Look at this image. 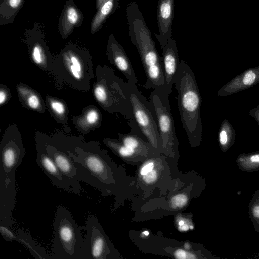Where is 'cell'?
<instances>
[{
    "mask_svg": "<svg viewBox=\"0 0 259 259\" xmlns=\"http://www.w3.org/2000/svg\"><path fill=\"white\" fill-rule=\"evenodd\" d=\"M13 144L2 147L0 162V223L11 228L17 195L15 172L24 155L22 147Z\"/></svg>",
    "mask_w": 259,
    "mask_h": 259,
    "instance_id": "277c9868",
    "label": "cell"
},
{
    "mask_svg": "<svg viewBox=\"0 0 259 259\" xmlns=\"http://www.w3.org/2000/svg\"><path fill=\"white\" fill-rule=\"evenodd\" d=\"M174 0H158L157 19L159 34L155 33L161 49L172 39V24L174 17Z\"/></svg>",
    "mask_w": 259,
    "mask_h": 259,
    "instance_id": "30bf717a",
    "label": "cell"
},
{
    "mask_svg": "<svg viewBox=\"0 0 259 259\" xmlns=\"http://www.w3.org/2000/svg\"><path fill=\"white\" fill-rule=\"evenodd\" d=\"M153 167L154 164L152 162L147 164L141 169L140 171L141 175L144 176L153 170Z\"/></svg>",
    "mask_w": 259,
    "mask_h": 259,
    "instance_id": "f546056e",
    "label": "cell"
},
{
    "mask_svg": "<svg viewBox=\"0 0 259 259\" xmlns=\"http://www.w3.org/2000/svg\"><path fill=\"white\" fill-rule=\"evenodd\" d=\"M6 95L4 91H1L0 92V103L3 104L6 100Z\"/></svg>",
    "mask_w": 259,
    "mask_h": 259,
    "instance_id": "1f68e13d",
    "label": "cell"
},
{
    "mask_svg": "<svg viewBox=\"0 0 259 259\" xmlns=\"http://www.w3.org/2000/svg\"><path fill=\"white\" fill-rule=\"evenodd\" d=\"M83 20V14L74 2L67 1L58 19L59 34L63 39H66L72 33L75 28L81 26Z\"/></svg>",
    "mask_w": 259,
    "mask_h": 259,
    "instance_id": "7c38bea8",
    "label": "cell"
},
{
    "mask_svg": "<svg viewBox=\"0 0 259 259\" xmlns=\"http://www.w3.org/2000/svg\"><path fill=\"white\" fill-rule=\"evenodd\" d=\"M94 93L96 99L99 102L105 105L107 101V93L104 85H97L94 89Z\"/></svg>",
    "mask_w": 259,
    "mask_h": 259,
    "instance_id": "603a6c76",
    "label": "cell"
},
{
    "mask_svg": "<svg viewBox=\"0 0 259 259\" xmlns=\"http://www.w3.org/2000/svg\"><path fill=\"white\" fill-rule=\"evenodd\" d=\"M51 106L53 110L58 114H62L65 112V107L64 105L59 101H52L51 103Z\"/></svg>",
    "mask_w": 259,
    "mask_h": 259,
    "instance_id": "484cf974",
    "label": "cell"
},
{
    "mask_svg": "<svg viewBox=\"0 0 259 259\" xmlns=\"http://www.w3.org/2000/svg\"><path fill=\"white\" fill-rule=\"evenodd\" d=\"M156 178L157 172L155 170H152L143 177V180L148 184H151L154 182L156 180Z\"/></svg>",
    "mask_w": 259,
    "mask_h": 259,
    "instance_id": "f1b7e54d",
    "label": "cell"
},
{
    "mask_svg": "<svg viewBox=\"0 0 259 259\" xmlns=\"http://www.w3.org/2000/svg\"><path fill=\"white\" fill-rule=\"evenodd\" d=\"M36 162L39 167L55 186L73 193L71 187L45 149L40 148L38 150Z\"/></svg>",
    "mask_w": 259,
    "mask_h": 259,
    "instance_id": "5bb4252c",
    "label": "cell"
},
{
    "mask_svg": "<svg viewBox=\"0 0 259 259\" xmlns=\"http://www.w3.org/2000/svg\"><path fill=\"white\" fill-rule=\"evenodd\" d=\"M106 0H95V6L97 10Z\"/></svg>",
    "mask_w": 259,
    "mask_h": 259,
    "instance_id": "d6a6232c",
    "label": "cell"
},
{
    "mask_svg": "<svg viewBox=\"0 0 259 259\" xmlns=\"http://www.w3.org/2000/svg\"><path fill=\"white\" fill-rule=\"evenodd\" d=\"M190 228L191 229H193V226H190Z\"/></svg>",
    "mask_w": 259,
    "mask_h": 259,
    "instance_id": "74e56055",
    "label": "cell"
},
{
    "mask_svg": "<svg viewBox=\"0 0 259 259\" xmlns=\"http://www.w3.org/2000/svg\"><path fill=\"white\" fill-rule=\"evenodd\" d=\"M84 238L70 211L61 205L54 219L53 258L84 259Z\"/></svg>",
    "mask_w": 259,
    "mask_h": 259,
    "instance_id": "5b68a950",
    "label": "cell"
},
{
    "mask_svg": "<svg viewBox=\"0 0 259 259\" xmlns=\"http://www.w3.org/2000/svg\"><path fill=\"white\" fill-rule=\"evenodd\" d=\"M184 247L186 249H188L190 248V246L188 243H186L184 245Z\"/></svg>",
    "mask_w": 259,
    "mask_h": 259,
    "instance_id": "e575fe53",
    "label": "cell"
},
{
    "mask_svg": "<svg viewBox=\"0 0 259 259\" xmlns=\"http://www.w3.org/2000/svg\"><path fill=\"white\" fill-rule=\"evenodd\" d=\"M189 226L187 225L183 224L182 226H180V229L182 231H187L189 229Z\"/></svg>",
    "mask_w": 259,
    "mask_h": 259,
    "instance_id": "836d02e7",
    "label": "cell"
},
{
    "mask_svg": "<svg viewBox=\"0 0 259 259\" xmlns=\"http://www.w3.org/2000/svg\"><path fill=\"white\" fill-rule=\"evenodd\" d=\"M128 83L133 119L149 142L156 148H161L155 114L150 101L136 84Z\"/></svg>",
    "mask_w": 259,
    "mask_h": 259,
    "instance_id": "8992f818",
    "label": "cell"
},
{
    "mask_svg": "<svg viewBox=\"0 0 259 259\" xmlns=\"http://www.w3.org/2000/svg\"><path fill=\"white\" fill-rule=\"evenodd\" d=\"M248 215L255 231L259 233V189L254 192L249 201Z\"/></svg>",
    "mask_w": 259,
    "mask_h": 259,
    "instance_id": "44dd1931",
    "label": "cell"
},
{
    "mask_svg": "<svg viewBox=\"0 0 259 259\" xmlns=\"http://www.w3.org/2000/svg\"><path fill=\"white\" fill-rule=\"evenodd\" d=\"M174 84L183 128L191 146H197L201 142L203 128L202 99L194 72L183 60L180 61Z\"/></svg>",
    "mask_w": 259,
    "mask_h": 259,
    "instance_id": "7a4b0ae2",
    "label": "cell"
},
{
    "mask_svg": "<svg viewBox=\"0 0 259 259\" xmlns=\"http://www.w3.org/2000/svg\"><path fill=\"white\" fill-rule=\"evenodd\" d=\"M99 119L98 113L94 110L89 111L86 115V121L91 124L96 123Z\"/></svg>",
    "mask_w": 259,
    "mask_h": 259,
    "instance_id": "4316f807",
    "label": "cell"
},
{
    "mask_svg": "<svg viewBox=\"0 0 259 259\" xmlns=\"http://www.w3.org/2000/svg\"><path fill=\"white\" fill-rule=\"evenodd\" d=\"M17 241L26 246L31 253L36 258H53L52 256L48 255L34 241L30 235L23 231L17 233Z\"/></svg>",
    "mask_w": 259,
    "mask_h": 259,
    "instance_id": "ffe728a7",
    "label": "cell"
},
{
    "mask_svg": "<svg viewBox=\"0 0 259 259\" xmlns=\"http://www.w3.org/2000/svg\"><path fill=\"white\" fill-rule=\"evenodd\" d=\"M25 0H0V25L13 23Z\"/></svg>",
    "mask_w": 259,
    "mask_h": 259,
    "instance_id": "2e32d148",
    "label": "cell"
},
{
    "mask_svg": "<svg viewBox=\"0 0 259 259\" xmlns=\"http://www.w3.org/2000/svg\"><path fill=\"white\" fill-rule=\"evenodd\" d=\"M143 233L146 236H148L149 235V232L146 231H144Z\"/></svg>",
    "mask_w": 259,
    "mask_h": 259,
    "instance_id": "8d00e7d4",
    "label": "cell"
},
{
    "mask_svg": "<svg viewBox=\"0 0 259 259\" xmlns=\"http://www.w3.org/2000/svg\"><path fill=\"white\" fill-rule=\"evenodd\" d=\"M235 131L227 119L222 123L218 133V141L221 150L226 152L234 144Z\"/></svg>",
    "mask_w": 259,
    "mask_h": 259,
    "instance_id": "ac0fdd59",
    "label": "cell"
},
{
    "mask_svg": "<svg viewBox=\"0 0 259 259\" xmlns=\"http://www.w3.org/2000/svg\"><path fill=\"white\" fill-rule=\"evenodd\" d=\"M169 96L165 92H159L153 90L149 95V101L155 114L161 149L166 153H173L177 148L178 140Z\"/></svg>",
    "mask_w": 259,
    "mask_h": 259,
    "instance_id": "52a82bcc",
    "label": "cell"
},
{
    "mask_svg": "<svg viewBox=\"0 0 259 259\" xmlns=\"http://www.w3.org/2000/svg\"><path fill=\"white\" fill-rule=\"evenodd\" d=\"M119 139L124 145L134 150L136 153L146 154L154 147L150 142L145 143L137 135L132 133L119 134Z\"/></svg>",
    "mask_w": 259,
    "mask_h": 259,
    "instance_id": "e0dca14e",
    "label": "cell"
},
{
    "mask_svg": "<svg viewBox=\"0 0 259 259\" xmlns=\"http://www.w3.org/2000/svg\"><path fill=\"white\" fill-rule=\"evenodd\" d=\"M0 232L3 238L7 241L17 240V234L11 230V228L0 223Z\"/></svg>",
    "mask_w": 259,
    "mask_h": 259,
    "instance_id": "7402d4cb",
    "label": "cell"
},
{
    "mask_svg": "<svg viewBox=\"0 0 259 259\" xmlns=\"http://www.w3.org/2000/svg\"><path fill=\"white\" fill-rule=\"evenodd\" d=\"M236 162L239 169L243 171H257L259 170V151L241 153L236 158Z\"/></svg>",
    "mask_w": 259,
    "mask_h": 259,
    "instance_id": "d6986e66",
    "label": "cell"
},
{
    "mask_svg": "<svg viewBox=\"0 0 259 259\" xmlns=\"http://www.w3.org/2000/svg\"><path fill=\"white\" fill-rule=\"evenodd\" d=\"M174 256L177 258H195L196 257L193 254L188 253L182 249L177 250L174 253Z\"/></svg>",
    "mask_w": 259,
    "mask_h": 259,
    "instance_id": "83f0119b",
    "label": "cell"
},
{
    "mask_svg": "<svg viewBox=\"0 0 259 259\" xmlns=\"http://www.w3.org/2000/svg\"><path fill=\"white\" fill-rule=\"evenodd\" d=\"M86 230L84 238V259H104L109 258L112 251L109 241L97 219L89 214L85 223Z\"/></svg>",
    "mask_w": 259,
    "mask_h": 259,
    "instance_id": "ba28073f",
    "label": "cell"
},
{
    "mask_svg": "<svg viewBox=\"0 0 259 259\" xmlns=\"http://www.w3.org/2000/svg\"><path fill=\"white\" fill-rule=\"evenodd\" d=\"M118 0H106L97 10L92 18L90 32L94 34L102 28L108 17L116 10Z\"/></svg>",
    "mask_w": 259,
    "mask_h": 259,
    "instance_id": "9a60e30c",
    "label": "cell"
},
{
    "mask_svg": "<svg viewBox=\"0 0 259 259\" xmlns=\"http://www.w3.org/2000/svg\"><path fill=\"white\" fill-rule=\"evenodd\" d=\"M183 224H184V222L183 221H180L179 222V226H182L183 225Z\"/></svg>",
    "mask_w": 259,
    "mask_h": 259,
    "instance_id": "d590c367",
    "label": "cell"
},
{
    "mask_svg": "<svg viewBox=\"0 0 259 259\" xmlns=\"http://www.w3.org/2000/svg\"><path fill=\"white\" fill-rule=\"evenodd\" d=\"M68 153L77 169L78 179L99 190L102 195L112 192L113 164L105 152L96 147L75 148Z\"/></svg>",
    "mask_w": 259,
    "mask_h": 259,
    "instance_id": "3957f363",
    "label": "cell"
},
{
    "mask_svg": "<svg viewBox=\"0 0 259 259\" xmlns=\"http://www.w3.org/2000/svg\"><path fill=\"white\" fill-rule=\"evenodd\" d=\"M188 201L187 196L184 194H179L174 196L171 200V204L173 208H182Z\"/></svg>",
    "mask_w": 259,
    "mask_h": 259,
    "instance_id": "cb8c5ba5",
    "label": "cell"
},
{
    "mask_svg": "<svg viewBox=\"0 0 259 259\" xmlns=\"http://www.w3.org/2000/svg\"><path fill=\"white\" fill-rule=\"evenodd\" d=\"M249 114L252 117L257 121L259 125V105L256 107L251 110Z\"/></svg>",
    "mask_w": 259,
    "mask_h": 259,
    "instance_id": "4dcf8cb0",
    "label": "cell"
},
{
    "mask_svg": "<svg viewBox=\"0 0 259 259\" xmlns=\"http://www.w3.org/2000/svg\"><path fill=\"white\" fill-rule=\"evenodd\" d=\"M126 16L131 41L138 50L145 73L146 81L144 87L147 89L163 87L164 79L161 56L136 2L131 1L128 3Z\"/></svg>",
    "mask_w": 259,
    "mask_h": 259,
    "instance_id": "6da1fadb",
    "label": "cell"
},
{
    "mask_svg": "<svg viewBox=\"0 0 259 259\" xmlns=\"http://www.w3.org/2000/svg\"><path fill=\"white\" fill-rule=\"evenodd\" d=\"M259 83V66L247 69L221 87L218 91L219 96L232 95Z\"/></svg>",
    "mask_w": 259,
    "mask_h": 259,
    "instance_id": "4fadbf2b",
    "label": "cell"
},
{
    "mask_svg": "<svg viewBox=\"0 0 259 259\" xmlns=\"http://www.w3.org/2000/svg\"><path fill=\"white\" fill-rule=\"evenodd\" d=\"M107 51L109 59L125 76L128 82L136 84L137 78L130 58L122 46L115 39L113 33L109 36Z\"/></svg>",
    "mask_w": 259,
    "mask_h": 259,
    "instance_id": "9c48e42d",
    "label": "cell"
},
{
    "mask_svg": "<svg viewBox=\"0 0 259 259\" xmlns=\"http://www.w3.org/2000/svg\"><path fill=\"white\" fill-rule=\"evenodd\" d=\"M27 103L31 109H36L39 107L40 102L37 95L32 94L28 97Z\"/></svg>",
    "mask_w": 259,
    "mask_h": 259,
    "instance_id": "d4e9b609",
    "label": "cell"
},
{
    "mask_svg": "<svg viewBox=\"0 0 259 259\" xmlns=\"http://www.w3.org/2000/svg\"><path fill=\"white\" fill-rule=\"evenodd\" d=\"M161 65L164 79V88L169 95L172 91L180 60L177 44L174 39L162 48Z\"/></svg>",
    "mask_w": 259,
    "mask_h": 259,
    "instance_id": "8fae6325",
    "label": "cell"
}]
</instances>
